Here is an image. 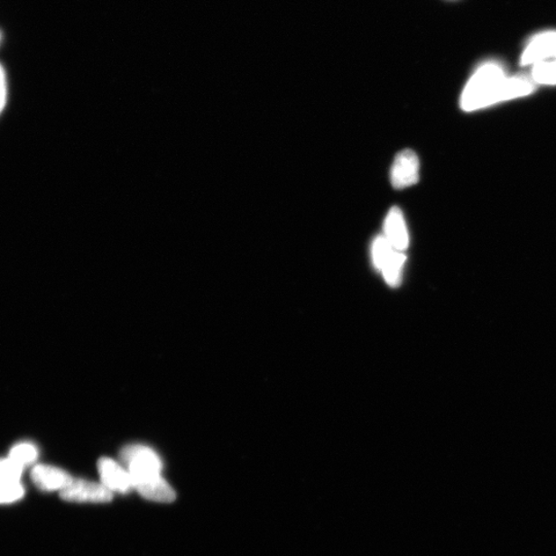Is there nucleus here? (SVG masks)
<instances>
[{"label":"nucleus","mask_w":556,"mask_h":556,"mask_svg":"<svg viewBox=\"0 0 556 556\" xmlns=\"http://www.w3.org/2000/svg\"><path fill=\"white\" fill-rule=\"evenodd\" d=\"M532 80L523 77L509 78L496 63L481 67L467 84L460 98V106L466 112L477 111L504 100L524 97L532 93Z\"/></svg>","instance_id":"nucleus-1"},{"label":"nucleus","mask_w":556,"mask_h":556,"mask_svg":"<svg viewBox=\"0 0 556 556\" xmlns=\"http://www.w3.org/2000/svg\"><path fill=\"white\" fill-rule=\"evenodd\" d=\"M121 459L127 466L131 478L135 482L155 477L162 471V462L157 453L144 445H129L121 451Z\"/></svg>","instance_id":"nucleus-2"},{"label":"nucleus","mask_w":556,"mask_h":556,"mask_svg":"<svg viewBox=\"0 0 556 556\" xmlns=\"http://www.w3.org/2000/svg\"><path fill=\"white\" fill-rule=\"evenodd\" d=\"M60 496L64 501L72 503H108L113 500V493L104 485L82 479H73Z\"/></svg>","instance_id":"nucleus-3"},{"label":"nucleus","mask_w":556,"mask_h":556,"mask_svg":"<svg viewBox=\"0 0 556 556\" xmlns=\"http://www.w3.org/2000/svg\"><path fill=\"white\" fill-rule=\"evenodd\" d=\"M420 180V160L412 150H404L394 158L391 171L394 188L405 189L416 184Z\"/></svg>","instance_id":"nucleus-4"},{"label":"nucleus","mask_w":556,"mask_h":556,"mask_svg":"<svg viewBox=\"0 0 556 556\" xmlns=\"http://www.w3.org/2000/svg\"><path fill=\"white\" fill-rule=\"evenodd\" d=\"M98 471L101 484L112 493L127 494L134 488L128 470L112 459L102 458L98 462Z\"/></svg>","instance_id":"nucleus-5"},{"label":"nucleus","mask_w":556,"mask_h":556,"mask_svg":"<svg viewBox=\"0 0 556 556\" xmlns=\"http://www.w3.org/2000/svg\"><path fill=\"white\" fill-rule=\"evenodd\" d=\"M556 58V32H544L533 38L522 57L524 65L537 64Z\"/></svg>","instance_id":"nucleus-6"},{"label":"nucleus","mask_w":556,"mask_h":556,"mask_svg":"<svg viewBox=\"0 0 556 556\" xmlns=\"http://www.w3.org/2000/svg\"><path fill=\"white\" fill-rule=\"evenodd\" d=\"M32 478L34 485L46 492L67 488L73 478L70 475L56 467L46 465L35 466L32 471Z\"/></svg>","instance_id":"nucleus-7"},{"label":"nucleus","mask_w":556,"mask_h":556,"mask_svg":"<svg viewBox=\"0 0 556 556\" xmlns=\"http://www.w3.org/2000/svg\"><path fill=\"white\" fill-rule=\"evenodd\" d=\"M387 241L398 252H403L409 246V236L403 212L393 208L385 222V236Z\"/></svg>","instance_id":"nucleus-8"},{"label":"nucleus","mask_w":556,"mask_h":556,"mask_svg":"<svg viewBox=\"0 0 556 556\" xmlns=\"http://www.w3.org/2000/svg\"><path fill=\"white\" fill-rule=\"evenodd\" d=\"M134 488L144 499L153 502L171 503L175 500L173 488L161 475L135 482Z\"/></svg>","instance_id":"nucleus-9"},{"label":"nucleus","mask_w":556,"mask_h":556,"mask_svg":"<svg viewBox=\"0 0 556 556\" xmlns=\"http://www.w3.org/2000/svg\"><path fill=\"white\" fill-rule=\"evenodd\" d=\"M38 456V449L33 444L22 442L14 446L7 459L24 469L25 467L33 464Z\"/></svg>","instance_id":"nucleus-10"},{"label":"nucleus","mask_w":556,"mask_h":556,"mask_svg":"<svg viewBox=\"0 0 556 556\" xmlns=\"http://www.w3.org/2000/svg\"><path fill=\"white\" fill-rule=\"evenodd\" d=\"M405 259L403 254L394 251L382 270L386 282L393 285V287L398 285L400 283L402 269H403Z\"/></svg>","instance_id":"nucleus-11"},{"label":"nucleus","mask_w":556,"mask_h":556,"mask_svg":"<svg viewBox=\"0 0 556 556\" xmlns=\"http://www.w3.org/2000/svg\"><path fill=\"white\" fill-rule=\"evenodd\" d=\"M533 79L537 83L556 84V60H545L533 65Z\"/></svg>","instance_id":"nucleus-12"},{"label":"nucleus","mask_w":556,"mask_h":556,"mask_svg":"<svg viewBox=\"0 0 556 556\" xmlns=\"http://www.w3.org/2000/svg\"><path fill=\"white\" fill-rule=\"evenodd\" d=\"M394 251L396 250L385 236H377L372 246L373 261H375V266L383 270L385 263L391 258Z\"/></svg>","instance_id":"nucleus-13"},{"label":"nucleus","mask_w":556,"mask_h":556,"mask_svg":"<svg viewBox=\"0 0 556 556\" xmlns=\"http://www.w3.org/2000/svg\"><path fill=\"white\" fill-rule=\"evenodd\" d=\"M23 468L12 462L10 459H0V486L9 482L20 481Z\"/></svg>","instance_id":"nucleus-14"},{"label":"nucleus","mask_w":556,"mask_h":556,"mask_svg":"<svg viewBox=\"0 0 556 556\" xmlns=\"http://www.w3.org/2000/svg\"><path fill=\"white\" fill-rule=\"evenodd\" d=\"M24 495V487L20 481L9 482L0 486V504H10L21 499Z\"/></svg>","instance_id":"nucleus-15"},{"label":"nucleus","mask_w":556,"mask_h":556,"mask_svg":"<svg viewBox=\"0 0 556 556\" xmlns=\"http://www.w3.org/2000/svg\"><path fill=\"white\" fill-rule=\"evenodd\" d=\"M7 98V84L5 72L2 65H0V114L3 113Z\"/></svg>","instance_id":"nucleus-16"}]
</instances>
